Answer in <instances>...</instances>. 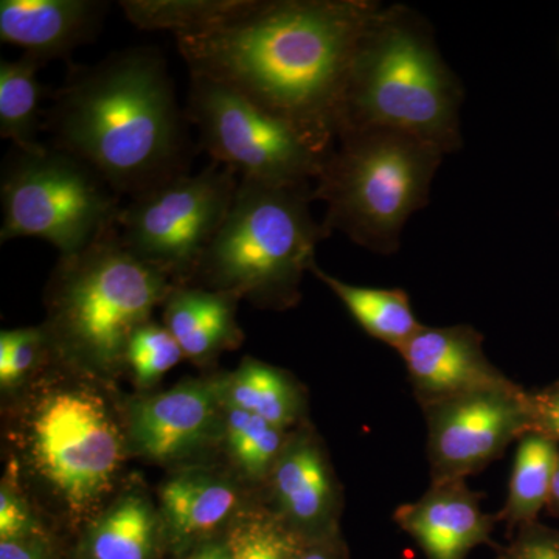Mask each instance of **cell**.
Masks as SVG:
<instances>
[{
    "label": "cell",
    "instance_id": "obj_24",
    "mask_svg": "<svg viewBox=\"0 0 559 559\" xmlns=\"http://www.w3.org/2000/svg\"><path fill=\"white\" fill-rule=\"evenodd\" d=\"M128 21L142 31L190 35L226 24L252 5V0H124Z\"/></svg>",
    "mask_w": 559,
    "mask_h": 559
},
{
    "label": "cell",
    "instance_id": "obj_15",
    "mask_svg": "<svg viewBox=\"0 0 559 559\" xmlns=\"http://www.w3.org/2000/svg\"><path fill=\"white\" fill-rule=\"evenodd\" d=\"M480 499L465 479L430 481L421 498L395 510L393 521L426 559H466L476 547H496L498 514L485 513Z\"/></svg>",
    "mask_w": 559,
    "mask_h": 559
},
{
    "label": "cell",
    "instance_id": "obj_20",
    "mask_svg": "<svg viewBox=\"0 0 559 559\" xmlns=\"http://www.w3.org/2000/svg\"><path fill=\"white\" fill-rule=\"evenodd\" d=\"M223 399L226 406L257 415L286 432L305 423V396L299 384L286 371L260 360L246 359L224 381Z\"/></svg>",
    "mask_w": 559,
    "mask_h": 559
},
{
    "label": "cell",
    "instance_id": "obj_5",
    "mask_svg": "<svg viewBox=\"0 0 559 559\" xmlns=\"http://www.w3.org/2000/svg\"><path fill=\"white\" fill-rule=\"evenodd\" d=\"M444 154L436 146L392 130L344 131L337 135L312 198L325 202L322 226L340 230L380 255L399 252L401 234L425 209Z\"/></svg>",
    "mask_w": 559,
    "mask_h": 559
},
{
    "label": "cell",
    "instance_id": "obj_4",
    "mask_svg": "<svg viewBox=\"0 0 559 559\" xmlns=\"http://www.w3.org/2000/svg\"><path fill=\"white\" fill-rule=\"evenodd\" d=\"M170 277L135 257L114 227L73 255L60 257L47 290L50 348L72 364L112 374L127 366L132 334L173 288Z\"/></svg>",
    "mask_w": 559,
    "mask_h": 559
},
{
    "label": "cell",
    "instance_id": "obj_28",
    "mask_svg": "<svg viewBox=\"0 0 559 559\" xmlns=\"http://www.w3.org/2000/svg\"><path fill=\"white\" fill-rule=\"evenodd\" d=\"M50 342L44 329H17L0 334V384L14 388L38 366Z\"/></svg>",
    "mask_w": 559,
    "mask_h": 559
},
{
    "label": "cell",
    "instance_id": "obj_18",
    "mask_svg": "<svg viewBox=\"0 0 559 559\" xmlns=\"http://www.w3.org/2000/svg\"><path fill=\"white\" fill-rule=\"evenodd\" d=\"M238 299L226 290L173 286L164 301L165 326L186 358L209 362L240 344L242 334L235 320Z\"/></svg>",
    "mask_w": 559,
    "mask_h": 559
},
{
    "label": "cell",
    "instance_id": "obj_34",
    "mask_svg": "<svg viewBox=\"0 0 559 559\" xmlns=\"http://www.w3.org/2000/svg\"><path fill=\"white\" fill-rule=\"evenodd\" d=\"M175 559H229L226 539L223 535L219 538L207 540V543L201 544V546L194 547L193 550L187 551L182 557Z\"/></svg>",
    "mask_w": 559,
    "mask_h": 559
},
{
    "label": "cell",
    "instance_id": "obj_22",
    "mask_svg": "<svg viewBox=\"0 0 559 559\" xmlns=\"http://www.w3.org/2000/svg\"><path fill=\"white\" fill-rule=\"evenodd\" d=\"M518 443L509 496L498 513L499 522H507L510 528L536 522L539 511L549 503L559 460L558 441L543 430H530Z\"/></svg>",
    "mask_w": 559,
    "mask_h": 559
},
{
    "label": "cell",
    "instance_id": "obj_16",
    "mask_svg": "<svg viewBox=\"0 0 559 559\" xmlns=\"http://www.w3.org/2000/svg\"><path fill=\"white\" fill-rule=\"evenodd\" d=\"M159 514L173 559L224 535L240 513L234 481L205 469L176 474L162 485Z\"/></svg>",
    "mask_w": 559,
    "mask_h": 559
},
{
    "label": "cell",
    "instance_id": "obj_9",
    "mask_svg": "<svg viewBox=\"0 0 559 559\" xmlns=\"http://www.w3.org/2000/svg\"><path fill=\"white\" fill-rule=\"evenodd\" d=\"M238 173L212 162L198 175H182L131 200L117 229L140 260L170 278L197 274L237 194Z\"/></svg>",
    "mask_w": 559,
    "mask_h": 559
},
{
    "label": "cell",
    "instance_id": "obj_17",
    "mask_svg": "<svg viewBox=\"0 0 559 559\" xmlns=\"http://www.w3.org/2000/svg\"><path fill=\"white\" fill-rule=\"evenodd\" d=\"M106 10L92 0H2L0 39L43 62L69 57L100 32Z\"/></svg>",
    "mask_w": 559,
    "mask_h": 559
},
{
    "label": "cell",
    "instance_id": "obj_33",
    "mask_svg": "<svg viewBox=\"0 0 559 559\" xmlns=\"http://www.w3.org/2000/svg\"><path fill=\"white\" fill-rule=\"evenodd\" d=\"M293 559H348L347 544L341 535L304 543Z\"/></svg>",
    "mask_w": 559,
    "mask_h": 559
},
{
    "label": "cell",
    "instance_id": "obj_32",
    "mask_svg": "<svg viewBox=\"0 0 559 559\" xmlns=\"http://www.w3.org/2000/svg\"><path fill=\"white\" fill-rule=\"evenodd\" d=\"M533 409H535L536 430L549 433L559 441V388L533 395Z\"/></svg>",
    "mask_w": 559,
    "mask_h": 559
},
{
    "label": "cell",
    "instance_id": "obj_3",
    "mask_svg": "<svg viewBox=\"0 0 559 559\" xmlns=\"http://www.w3.org/2000/svg\"><path fill=\"white\" fill-rule=\"evenodd\" d=\"M462 83L441 57L429 22L409 7L381 5L353 58L340 134L403 132L447 156L462 146Z\"/></svg>",
    "mask_w": 559,
    "mask_h": 559
},
{
    "label": "cell",
    "instance_id": "obj_11",
    "mask_svg": "<svg viewBox=\"0 0 559 559\" xmlns=\"http://www.w3.org/2000/svg\"><path fill=\"white\" fill-rule=\"evenodd\" d=\"M430 481L480 473L530 430H536L532 393L516 382L476 390L425 407Z\"/></svg>",
    "mask_w": 559,
    "mask_h": 559
},
{
    "label": "cell",
    "instance_id": "obj_23",
    "mask_svg": "<svg viewBox=\"0 0 559 559\" xmlns=\"http://www.w3.org/2000/svg\"><path fill=\"white\" fill-rule=\"evenodd\" d=\"M46 62L24 53L16 61L0 62V135L11 140L14 148L35 151L40 121L43 87L38 70Z\"/></svg>",
    "mask_w": 559,
    "mask_h": 559
},
{
    "label": "cell",
    "instance_id": "obj_21",
    "mask_svg": "<svg viewBox=\"0 0 559 559\" xmlns=\"http://www.w3.org/2000/svg\"><path fill=\"white\" fill-rule=\"evenodd\" d=\"M311 272L336 294L360 329L396 352L425 326L412 310L409 294L404 289L349 285L326 274L318 264Z\"/></svg>",
    "mask_w": 559,
    "mask_h": 559
},
{
    "label": "cell",
    "instance_id": "obj_19",
    "mask_svg": "<svg viewBox=\"0 0 559 559\" xmlns=\"http://www.w3.org/2000/svg\"><path fill=\"white\" fill-rule=\"evenodd\" d=\"M167 555L159 509L128 491L83 528L76 559H160Z\"/></svg>",
    "mask_w": 559,
    "mask_h": 559
},
{
    "label": "cell",
    "instance_id": "obj_31",
    "mask_svg": "<svg viewBox=\"0 0 559 559\" xmlns=\"http://www.w3.org/2000/svg\"><path fill=\"white\" fill-rule=\"evenodd\" d=\"M0 559H60L50 536L0 540Z\"/></svg>",
    "mask_w": 559,
    "mask_h": 559
},
{
    "label": "cell",
    "instance_id": "obj_8",
    "mask_svg": "<svg viewBox=\"0 0 559 559\" xmlns=\"http://www.w3.org/2000/svg\"><path fill=\"white\" fill-rule=\"evenodd\" d=\"M0 241L35 237L73 255L117 227L120 194L86 162L55 148H14L3 164Z\"/></svg>",
    "mask_w": 559,
    "mask_h": 559
},
{
    "label": "cell",
    "instance_id": "obj_25",
    "mask_svg": "<svg viewBox=\"0 0 559 559\" xmlns=\"http://www.w3.org/2000/svg\"><path fill=\"white\" fill-rule=\"evenodd\" d=\"M289 432L224 404L223 439L230 459L250 481L267 484Z\"/></svg>",
    "mask_w": 559,
    "mask_h": 559
},
{
    "label": "cell",
    "instance_id": "obj_1",
    "mask_svg": "<svg viewBox=\"0 0 559 559\" xmlns=\"http://www.w3.org/2000/svg\"><path fill=\"white\" fill-rule=\"evenodd\" d=\"M381 3L253 2L223 25L178 35L190 75L230 87L326 157L341 127L353 58Z\"/></svg>",
    "mask_w": 559,
    "mask_h": 559
},
{
    "label": "cell",
    "instance_id": "obj_12",
    "mask_svg": "<svg viewBox=\"0 0 559 559\" xmlns=\"http://www.w3.org/2000/svg\"><path fill=\"white\" fill-rule=\"evenodd\" d=\"M224 381H190L132 403L128 443L156 463H179L209 450L224 429Z\"/></svg>",
    "mask_w": 559,
    "mask_h": 559
},
{
    "label": "cell",
    "instance_id": "obj_29",
    "mask_svg": "<svg viewBox=\"0 0 559 559\" xmlns=\"http://www.w3.org/2000/svg\"><path fill=\"white\" fill-rule=\"evenodd\" d=\"M46 530L35 516L28 503L9 481L0 488V540L39 538Z\"/></svg>",
    "mask_w": 559,
    "mask_h": 559
},
{
    "label": "cell",
    "instance_id": "obj_26",
    "mask_svg": "<svg viewBox=\"0 0 559 559\" xmlns=\"http://www.w3.org/2000/svg\"><path fill=\"white\" fill-rule=\"evenodd\" d=\"M229 559H293L304 540L271 509H245L224 532Z\"/></svg>",
    "mask_w": 559,
    "mask_h": 559
},
{
    "label": "cell",
    "instance_id": "obj_7",
    "mask_svg": "<svg viewBox=\"0 0 559 559\" xmlns=\"http://www.w3.org/2000/svg\"><path fill=\"white\" fill-rule=\"evenodd\" d=\"M20 432L33 477L70 524L86 527L102 513L127 454L108 403L87 385H50L28 404Z\"/></svg>",
    "mask_w": 559,
    "mask_h": 559
},
{
    "label": "cell",
    "instance_id": "obj_6",
    "mask_svg": "<svg viewBox=\"0 0 559 559\" xmlns=\"http://www.w3.org/2000/svg\"><path fill=\"white\" fill-rule=\"evenodd\" d=\"M311 186L240 179L229 215L193 278L266 307H293L316 248L329 238L310 209Z\"/></svg>",
    "mask_w": 559,
    "mask_h": 559
},
{
    "label": "cell",
    "instance_id": "obj_27",
    "mask_svg": "<svg viewBox=\"0 0 559 559\" xmlns=\"http://www.w3.org/2000/svg\"><path fill=\"white\" fill-rule=\"evenodd\" d=\"M186 358L167 326L146 322L132 334L127 349V366L142 388H150Z\"/></svg>",
    "mask_w": 559,
    "mask_h": 559
},
{
    "label": "cell",
    "instance_id": "obj_10",
    "mask_svg": "<svg viewBox=\"0 0 559 559\" xmlns=\"http://www.w3.org/2000/svg\"><path fill=\"white\" fill-rule=\"evenodd\" d=\"M186 116L200 131L201 148L212 162L242 179L275 186H311L318 179L325 157L288 124L218 81L191 75Z\"/></svg>",
    "mask_w": 559,
    "mask_h": 559
},
{
    "label": "cell",
    "instance_id": "obj_13",
    "mask_svg": "<svg viewBox=\"0 0 559 559\" xmlns=\"http://www.w3.org/2000/svg\"><path fill=\"white\" fill-rule=\"evenodd\" d=\"M272 511L304 543L341 535L342 492L318 433L293 429L272 469Z\"/></svg>",
    "mask_w": 559,
    "mask_h": 559
},
{
    "label": "cell",
    "instance_id": "obj_35",
    "mask_svg": "<svg viewBox=\"0 0 559 559\" xmlns=\"http://www.w3.org/2000/svg\"><path fill=\"white\" fill-rule=\"evenodd\" d=\"M549 503L555 510L559 511V460L557 471H555L554 481H551Z\"/></svg>",
    "mask_w": 559,
    "mask_h": 559
},
{
    "label": "cell",
    "instance_id": "obj_14",
    "mask_svg": "<svg viewBox=\"0 0 559 559\" xmlns=\"http://www.w3.org/2000/svg\"><path fill=\"white\" fill-rule=\"evenodd\" d=\"M419 407L513 382L488 359L474 326H423L399 349Z\"/></svg>",
    "mask_w": 559,
    "mask_h": 559
},
{
    "label": "cell",
    "instance_id": "obj_2",
    "mask_svg": "<svg viewBox=\"0 0 559 559\" xmlns=\"http://www.w3.org/2000/svg\"><path fill=\"white\" fill-rule=\"evenodd\" d=\"M183 119L159 51L124 50L72 70L49 112L51 146L134 200L187 175Z\"/></svg>",
    "mask_w": 559,
    "mask_h": 559
},
{
    "label": "cell",
    "instance_id": "obj_30",
    "mask_svg": "<svg viewBox=\"0 0 559 559\" xmlns=\"http://www.w3.org/2000/svg\"><path fill=\"white\" fill-rule=\"evenodd\" d=\"M516 530L509 546L499 547L496 559H559V532L538 522Z\"/></svg>",
    "mask_w": 559,
    "mask_h": 559
}]
</instances>
